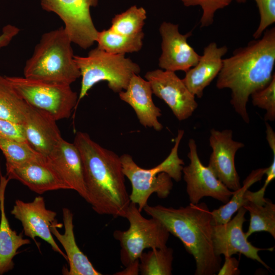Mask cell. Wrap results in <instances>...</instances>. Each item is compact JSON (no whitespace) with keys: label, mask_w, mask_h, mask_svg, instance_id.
<instances>
[{"label":"cell","mask_w":275,"mask_h":275,"mask_svg":"<svg viewBox=\"0 0 275 275\" xmlns=\"http://www.w3.org/2000/svg\"><path fill=\"white\" fill-rule=\"evenodd\" d=\"M261 38L249 42L223 59L216 86L231 90L230 103L246 123V104L250 95L270 81L275 65V28L266 29Z\"/></svg>","instance_id":"cell-1"},{"label":"cell","mask_w":275,"mask_h":275,"mask_svg":"<svg viewBox=\"0 0 275 275\" xmlns=\"http://www.w3.org/2000/svg\"><path fill=\"white\" fill-rule=\"evenodd\" d=\"M74 144L80 154L88 201L99 214L125 217L130 203L120 156L78 131Z\"/></svg>","instance_id":"cell-2"},{"label":"cell","mask_w":275,"mask_h":275,"mask_svg":"<svg viewBox=\"0 0 275 275\" xmlns=\"http://www.w3.org/2000/svg\"><path fill=\"white\" fill-rule=\"evenodd\" d=\"M143 210L161 222L177 237L195 260L196 275H213L221 267V257L214 253L211 211L204 202L174 208L146 205Z\"/></svg>","instance_id":"cell-3"},{"label":"cell","mask_w":275,"mask_h":275,"mask_svg":"<svg viewBox=\"0 0 275 275\" xmlns=\"http://www.w3.org/2000/svg\"><path fill=\"white\" fill-rule=\"evenodd\" d=\"M72 43L63 26L43 34L25 63L24 77L70 85L80 76Z\"/></svg>","instance_id":"cell-4"},{"label":"cell","mask_w":275,"mask_h":275,"mask_svg":"<svg viewBox=\"0 0 275 275\" xmlns=\"http://www.w3.org/2000/svg\"><path fill=\"white\" fill-rule=\"evenodd\" d=\"M183 130H178L175 144L169 155L160 163L151 169H144L137 164L132 156L124 154L120 156L123 172L130 181L132 190L129 198L142 212L153 193L161 199L167 198L173 187L172 179L181 180L184 162L179 158L178 151L184 135Z\"/></svg>","instance_id":"cell-5"},{"label":"cell","mask_w":275,"mask_h":275,"mask_svg":"<svg viewBox=\"0 0 275 275\" xmlns=\"http://www.w3.org/2000/svg\"><path fill=\"white\" fill-rule=\"evenodd\" d=\"M125 218L129 222L128 229L113 233L120 242L121 261L126 267L117 274H138L139 258L144 251L167 246L170 233L158 220L144 217L136 205L131 202Z\"/></svg>","instance_id":"cell-6"},{"label":"cell","mask_w":275,"mask_h":275,"mask_svg":"<svg viewBox=\"0 0 275 275\" xmlns=\"http://www.w3.org/2000/svg\"><path fill=\"white\" fill-rule=\"evenodd\" d=\"M73 59L81 77L77 105L98 82L106 81L108 88L119 93L127 88L131 77L141 71L139 65L124 54L111 53L98 47L87 56L74 55Z\"/></svg>","instance_id":"cell-7"},{"label":"cell","mask_w":275,"mask_h":275,"mask_svg":"<svg viewBox=\"0 0 275 275\" xmlns=\"http://www.w3.org/2000/svg\"><path fill=\"white\" fill-rule=\"evenodd\" d=\"M19 95L30 106L56 121L69 118L77 106L78 96L70 85L48 82L24 76H6Z\"/></svg>","instance_id":"cell-8"},{"label":"cell","mask_w":275,"mask_h":275,"mask_svg":"<svg viewBox=\"0 0 275 275\" xmlns=\"http://www.w3.org/2000/svg\"><path fill=\"white\" fill-rule=\"evenodd\" d=\"M98 0H41L43 10L57 14L64 23V29L72 43L83 49L96 42L98 31L90 13Z\"/></svg>","instance_id":"cell-9"},{"label":"cell","mask_w":275,"mask_h":275,"mask_svg":"<svg viewBox=\"0 0 275 275\" xmlns=\"http://www.w3.org/2000/svg\"><path fill=\"white\" fill-rule=\"evenodd\" d=\"M187 156L189 164L183 167L182 173L186 184V192L191 204H198L204 197L213 198L224 204L227 203L234 193L214 175L211 170L201 162L195 141L188 142Z\"/></svg>","instance_id":"cell-10"},{"label":"cell","mask_w":275,"mask_h":275,"mask_svg":"<svg viewBox=\"0 0 275 275\" xmlns=\"http://www.w3.org/2000/svg\"><path fill=\"white\" fill-rule=\"evenodd\" d=\"M153 94L169 106L180 121L190 117L198 107L195 96L175 72L156 69L145 75Z\"/></svg>","instance_id":"cell-11"},{"label":"cell","mask_w":275,"mask_h":275,"mask_svg":"<svg viewBox=\"0 0 275 275\" xmlns=\"http://www.w3.org/2000/svg\"><path fill=\"white\" fill-rule=\"evenodd\" d=\"M11 214L21 222L25 236L35 242L36 237L40 238L67 260L65 253L56 242L50 231L51 225L57 221V213L46 208L43 197L37 196L30 202L16 200Z\"/></svg>","instance_id":"cell-12"},{"label":"cell","mask_w":275,"mask_h":275,"mask_svg":"<svg viewBox=\"0 0 275 275\" xmlns=\"http://www.w3.org/2000/svg\"><path fill=\"white\" fill-rule=\"evenodd\" d=\"M246 209L241 207L233 219L224 224L213 225L212 238L214 253L219 257L222 255L230 257L237 253L242 254L269 269V267L259 256L258 252L261 250L272 251L273 248H256L248 241L242 230L243 224L246 221Z\"/></svg>","instance_id":"cell-13"},{"label":"cell","mask_w":275,"mask_h":275,"mask_svg":"<svg viewBox=\"0 0 275 275\" xmlns=\"http://www.w3.org/2000/svg\"><path fill=\"white\" fill-rule=\"evenodd\" d=\"M232 137L231 129H211L209 143L212 152L207 167L228 189L235 191L241 185L235 166V155L244 145L233 140Z\"/></svg>","instance_id":"cell-14"},{"label":"cell","mask_w":275,"mask_h":275,"mask_svg":"<svg viewBox=\"0 0 275 275\" xmlns=\"http://www.w3.org/2000/svg\"><path fill=\"white\" fill-rule=\"evenodd\" d=\"M161 36V54L158 65L164 70L185 72L195 66L200 55L187 42L191 32L182 34L178 24L163 22L159 28Z\"/></svg>","instance_id":"cell-15"},{"label":"cell","mask_w":275,"mask_h":275,"mask_svg":"<svg viewBox=\"0 0 275 275\" xmlns=\"http://www.w3.org/2000/svg\"><path fill=\"white\" fill-rule=\"evenodd\" d=\"M46 158L70 189L76 191L87 202L81 157L74 143L62 138Z\"/></svg>","instance_id":"cell-16"},{"label":"cell","mask_w":275,"mask_h":275,"mask_svg":"<svg viewBox=\"0 0 275 275\" xmlns=\"http://www.w3.org/2000/svg\"><path fill=\"white\" fill-rule=\"evenodd\" d=\"M6 175L10 180H18L38 194L70 189L47 158L6 168Z\"/></svg>","instance_id":"cell-17"},{"label":"cell","mask_w":275,"mask_h":275,"mask_svg":"<svg viewBox=\"0 0 275 275\" xmlns=\"http://www.w3.org/2000/svg\"><path fill=\"white\" fill-rule=\"evenodd\" d=\"M56 121L45 112L29 105L22 123L26 141L46 157L62 138Z\"/></svg>","instance_id":"cell-18"},{"label":"cell","mask_w":275,"mask_h":275,"mask_svg":"<svg viewBox=\"0 0 275 275\" xmlns=\"http://www.w3.org/2000/svg\"><path fill=\"white\" fill-rule=\"evenodd\" d=\"M152 94L149 82L134 74L127 88L119 92V96L132 107L142 125L160 131L163 126L158 118L161 115V111L154 103Z\"/></svg>","instance_id":"cell-19"},{"label":"cell","mask_w":275,"mask_h":275,"mask_svg":"<svg viewBox=\"0 0 275 275\" xmlns=\"http://www.w3.org/2000/svg\"><path fill=\"white\" fill-rule=\"evenodd\" d=\"M228 51L225 46L210 42L204 47L197 64L185 72L182 80L189 91L200 98L205 88L217 76L223 66V57Z\"/></svg>","instance_id":"cell-20"},{"label":"cell","mask_w":275,"mask_h":275,"mask_svg":"<svg viewBox=\"0 0 275 275\" xmlns=\"http://www.w3.org/2000/svg\"><path fill=\"white\" fill-rule=\"evenodd\" d=\"M64 233H60L58 227L61 226L57 221L50 226V231L63 246L69 264V269H64L66 275H101L78 246L74 233L73 214L67 208H62Z\"/></svg>","instance_id":"cell-21"},{"label":"cell","mask_w":275,"mask_h":275,"mask_svg":"<svg viewBox=\"0 0 275 275\" xmlns=\"http://www.w3.org/2000/svg\"><path fill=\"white\" fill-rule=\"evenodd\" d=\"M10 180L0 173V275L13 269V259L18 250L23 245L30 244L29 239L23 238L10 227L5 212V192Z\"/></svg>","instance_id":"cell-22"},{"label":"cell","mask_w":275,"mask_h":275,"mask_svg":"<svg viewBox=\"0 0 275 275\" xmlns=\"http://www.w3.org/2000/svg\"><path fill=\"white\" fill-rule=\"evenodd\" d=\"M267 168L253 170L243 181V185L234 191L232 198L229 201L211 211L212 225L224 224L229 222L233 215L248 202L246 192L255 183L261 180L265 174Z\"/></svg>","instance_id":"cell-23"},{"label":"cell","mask_w":275,"mask_h":275,"mask_svg":"<svg viewBox=\"0 0 275 275\" xmlns=\"http://www.w3.org/2000/svg\"><path fill=\"white\" fill-rule=\"evenodd\" d=\"M243 207L250 215L249 227L245 233L247 239L252 234L261 231L269 233L275 238V205L270 200L248 201Z\"/></svg>","instance_id":"cell-24"},{"label":"cell","mask_w":275,"mask_h":275,"mask_svg":"<svg viewBox=\"0 0 275 275\" xmlns=\"http://www.w3.org/2000/svg\"><path fill=\"white\" fill-rule=\"evenodd\" d=\"M29 107L6 77L0 75V118L22 124Z\"/></svg>","instance_id":"cell-25"},{"label":"cell","mask_w":275,"mask_h":275,"mask_svg":"<svg viewBox=\"0 0 275 275\" xmlns=\"http://www.w3.org/2000/svg\"><path fill=\"white\" fill-rule=\"evenodd\" d=\"M143 32L134 36H126L111 29L98 32L96 42L98 47L113 54H124L139 51L143 46Z\"/></svg>","instance_id":"cell-26"},{"label":"cell","mask_w":275,"mask_h":275,"mask_svg":"<svg viewBox=\"0 0 275 275\" xmlns=\"http://www.w3.org/2000/svg\"><path fill=\"white\" fill-rule=\"evenodd\" d=\"M0 149L9 168L34 161L46 158L37 152L26 141H19L0 136Z\"/></svg>","instance_id":"cell-27"},{"label":"cell","mask_w":275,"mask_h":275,"mask_svg":"<svg viewBox=\"0 0 275 275\" xmlns=\"http://www.w3.org/2000/svg\"><path fill=\"white\" fill-rule=\"evenodd\" d=\"M173 250L167 246L143 252L139 258V269L142 275H171Z\"/></svg>","instance_id":"cell-28"},{"label":"cell","mask_w":275,"mask_h":275,"mask_svg":"<svg viewBox=\"0 0 275 275\" xmlns=\"http://www.w3.org/2000/svg\"><path fill=\"white\" fill-rule=\"evenodd\" d=\"M147 12L143 7L132 6L124 12L117 14L112 20L109 28L126 36H134L143 32Z\"/></svg>","instance_id":"cell-29"},{"label":"cell","mask_w":275,"mask_h":275,"mask_svg":"<svg viewBox=\"0 0 275 275\" xmlns=\"http://www.w3.org/2000/svg\"><path fill=\"white\" fill-rule=\"evenodd\" d=\"M250 96L254 106L266 110L264 120L274 121L275 120V74L265 87L253 93Z\"/></svg>","instance_id":"cell-30"},{"label":"cell","mask_w":275,"mask_h":275,"mask_svg":"<svg viewBox=\"0 0 275 275\" xmlns=\"http://www.w3.org/2000/svg\"><path fill=\"white\" fill-rule=\"evenodd\" d=\"M185 7L200 6L202 14L200 20V27L212 24L215 12L228 6L233 0H180Z\"/></svg>","instance_id":"cell-31"},{"label":"cell","mask_w":275,"mask_h":275,"mask_svg":"<svg viewBox=\"0 0 275 275\" xmlns=\"http://www.w3.org/2000/svg\"><path fill=\"white\" fill-rule=\"evenodd\" d=\"M248 0H236L238 3H245ZM258 8L260 21L253 35L255 39L260 38L268 26L275 22V0H254Z\"/></svg>","instance_id":"cell-32"},{"label":"cell","mask_w":275,"mask_h":275,"mask_svg":"<svg viewBox=\"0 0 275 275\" xmlns=\"http://www.w3.org/2000/svg\"><path fill=\"white\" fill-rule=\"evenodd\" d=\"M0 136L8 139L26 141L21 124L0 118Z\"/></svg>","instance_id":"cell-33"},{"label":"cell","mask_w":275,"mask_h":275,"mask_svg":"<svg viewBox=\"0 0 275 275\" xmlns=\"http://www.w3.org/2000/svg\"><path fill=\"white\" fill-rule=\"evenodd\" d=\"M239 261L232 256L225 257V262L217 272L218 275H238L240 271L238 268Z\"/></svg>","instance_id":"cell-34"},{"label":"cell","mask_w":275,"mask_h":275,"mask_svg":"<svg viewBox=\"0 0 275 275\" xmlns=\"http://www.w3.org/2000/svg\"><path fill=\"white\" fill-rule=\"evenodd\" d=\"M19 29L11 24L5 26L0 35V48L7 46L12 39L19 32Z\"/></svg>","instance_id":"cell-35"},{"label":"cell","mask_w":275,"mask_h":275,"mask_svg":"<svg viewBox=\"0 0 275 275\" xmlns=\"http://www.w3.org/2000/svg\"><path fill=\"white\" fill-rule=\"evenodd\" d=\"M266 139L273 154H275V133L268 123H266Z\"/></svg>","instance_id":"cell-36"}]
</instances>
